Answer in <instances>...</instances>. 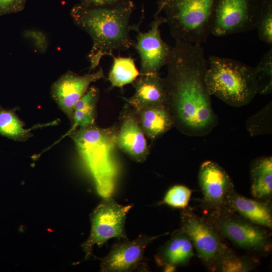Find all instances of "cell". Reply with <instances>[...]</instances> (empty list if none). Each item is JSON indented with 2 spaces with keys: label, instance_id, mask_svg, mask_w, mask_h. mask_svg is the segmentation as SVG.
Wrapping results in <instances>:
<instances>
[{
  "label": "cell",
  "instance_id": "6da1fadb",
  "mask_svg": "<svg viewBox=\"0 0 272 272\" xmlns=\"http://www.w3.org/2000/svg\"><path fill=\"white\" fill-rule=\"evenodd\" d=\"M166 65V106L174 126L188 136L209 134L218 118L205 82L208 62L201 45L176 41Z\"/></svg>",
  "mask_w": 272,
  "mask_h": 272
},
{
  "label": "cell",
  "instance_id": "7a4b0ae2",
  "mask_svg": "<svg viewBox=\"0 0 272 272\" xmlns=\"http://www.w3.org/2000/svg\"><path fill=\"white\" fill-rule=\"evenodd\" d=\"M134 7L118 8H89L75 5L70 15L74 23L88 33L92 40L88 54L90 72L99 65L105 55L114 56L115 51H125L133 47L129 24Z\"/></svg>",
  "mask_w": 272,
  "mask_h": 272
},
{
  "label": "cell",
  "instance_id": "3957f363",
  "mask_svg": "<svg viewBox=\"0 0 272 272\" xmlns=\"http://www.w3.org/2000/svg\"><path fill=\"white\" fill-rule=\"evenodd\" d=\"M117 132L116 127L100 128L94 124L77 129L69 135L102 197L111 195L118 174L114 159Z\"/></svg>",
  "mask_w": 272,
  "mask_h": 272
},
{
  "label": "cell",
  "instance_id": "277c9868",
  "mask_svg": "<svg viewBox=\"0 0 272 272\" xmlns=\"http://www.w3.org/2000/svg\"><path fill=\"white\" fill-rule=\"evenodd\" d=\"M205 82L210 95L226 104L240 107L257 94L255 67L231 58L209 57Z\"/></svg>",
  "mask_w": 272,
  "mask_h": 272
},
{
  "label": "cell",
  "instance_id": "5b68a950",
  "mask_svg": "<svg viewBox=\"0 0 272 272\" xmlns=\"http://www.w3.org/2000/svg\"><path fill=\"white\" fill-rule=\"evenodd\" d=\"M218 0H159L155 15H161L176 41L205 43L212 27Z\"/></svg>",
  "mask_w": 272,
  "mask_h": 272
},
{
  "label": "cell",
  "instance_id": "8992f818",
  "mask_svg": "<svg viewBox=\"0 0 272 272\" xmlns=\"http://www.w3.org/2000/svg\"><path fill=\"white\" fill-rule=\"evenodd\" d=\"M132 207L120 205L111 196L103 197L90 214V235L81 245L85 253L84 260L90 258L95 245L101 246L111 238L118 241L128 239L125 223Z\"/></svg>",
  "mask_w": 272,
  "mask_h": 272
},
{
  "label": "cell",
  "instance_id": "52a82bcc",
  "mask_svg": "<svg viewBox=\"0 0 272 272\" xmlns=\"http://www.w3.org/2000/svg\"><path fill=\"white\" fill-rule=\"evenodd\" d=\"M264 0H218L211 34L224 37L255 29Z\"/></svg>",
  "mask_w": 272,
  "mask_h": 272
},
{
  "label": "cell",
  "instance_id": "ba28073f",
  "mask_svg": "<svg viewBox=\"0 0 272 272\" xmlns=\"http://www.w3.org/2000/svg\"><path fill=\"white\" fill-rule=\"evenodd\" d=\"M180 229L188 236L198 257L212 271L220 258L230 249L212 224L189 209L181 213Z\"/></svg>",
  "mask_w": 272,
  "mask_h": 272
},
{
  "label": "cell",
  "instance_id": "9c48e42d",
  "mask_svg": "<svg viewBox=\"0 0 272 272\" xmlns=\"http://www.w3.org/2000/svg\"><path fill=\"white\" fill-rule=\"evenodd\" d=\"M133 24L132 30L137 32L133 47L140 57V75L158 73L166 65L171 48L162 39L160 26L165 21L161 15H155L147 32L140 30V24Z\"/></svg>",
  "mask_w": 272,
  "mask_h": 272
},
{
  "label": "cell",
  "instance_id": "30bf717a",
  "mask_svg": "<svg viewBox=\"0 0 272 272\" xmlns=\"http://www.w3.org/2000/svg\"><path fill=\"white\" fill-rule=\"evenodd\" d=\"M212 225L221 236L241 248L262 254L271 249L267 232L261 226L244 218L224 215L216 219Z\"/></svg>",
  "mask_w": 272,
  "mask_h": 272
},
{
  "label": "cell",
  "instance_id": "8fae6325",
  "mask_svg": "<svg viewBox=\"0 0 272 272\" xmlns=\"http://www.w3.org/2000/svg\"><path fill=\"white\" fill-rule=\"evenodd\" d=\"M164 235L149 236L143 234L133 240L118 241L112 246L108 254L100 259L101 271L127 272L135 269L145 260L144 252L147 246Z\"/></svg>",
  "mask_w": 272,
  "mask_h": 272
},
{
  "label": "cell",
  "instance_id": "7c38bea8",
  "mask_svg": "<svg viewBox=\"0 0 272 272\" xmlns=\"http://www.w3.org/2000/svg\"><path fill=\"white\" fill-rule=\"evenodd\" d=\"M105 78L102 68L83 75L68 71L51 86L53 99L71 120L76 102L86 93L92 83Z\"/></svg>",
  "mask_w": 272,
  "mask_h": 272
},
{
  "label": "cell",
  "instance_id": "4fadbf2b",
  "mask_svg": "<svg viewBox=\"0 0 272 272\" xmlns=\"http://www.w3.org/2000/svg\"><path fill=\"white\" fill-rule=\"evenodd\" d=\"M198 180L206 203L218 210L225 206L228 195L234 190L226 171L212 161H206L201 164Z\"/></svg>",
  "mask_w": 272,
  "mask_h": 272
},
{
  "label": "cell",
  "instance_id": "5bb4252c",
  "mask_svg": "<svg viewBox=\"0 0 272 272\" xmlns=\"http://www.w3.org/2000/svg\"><path fill=\"white\" fill-rule=\"evenodd\" d=\"M117 146L137 162H143L146 160L149 148L145 133L133 113L123 115L118 129Z\"/></svg>",
  "mask_w": 272,
  "mask_h": 272
},
{
  "label": "cell",
  "instance_id": "9a60e30c",
  "mask_svg": "<svg viewBox=\"0 0 272 272\" xmlns=\"http://www.w3.org/2000/svg\"><path fill=\"white\" fill-rule=\"evenodd\" d=\"M132 84L134 93L126 101L133 110L152 106L166 105L164 78L159 73L140 75Z\"/></svg>",
  "mask_w": 272,
  "mask_h": 272
},
{
  "label": "cell",
  "instance_id": "2e32d148",
  "mask_svg": "<svg viewBox=\"0 0 272 272\" xmlns=\"http://www.w3.org/2000/svg\"><path fill=\"white\" fill-rule=\"evenodd\" d=\"M194 256L192 243L181 229L175 231L155 256L157 264L165 271H173L176 267L187 264Z\"/></svg>",
  "mask_w": 272,
  "mask_h": 272
},
{
  "label": "cell",
  "instance_id": "e0dca14e",
  "mask_svg": "<svg viewBox=\"0 0 272 272\" xmlns=\"http://www.w3.org/2000/svg\"><path fill=\"white\" fill-rule=\"evenodd\" d=\"M255 225L271 229V206L266 202L248 198L234 190L226 200L225 206Z\"/></svg>",
  "mask_w": 272,
  "mask_h": 272
},
{
  "label": "cell",
  "instance_id": "ac0fdd59",
  "mask_svg": "<svg viewBox=\"0 0 272 272\" xmlns=\"http://www.w3.org/2000/svg\"><path fill=\"white\" fill-rule=\"evenodd\" d=\"M144 133L152 140L157 139L174 127L172 117L166 105H156L133 110Z\"/></svg>",
  "mask_w": 272,
  "mask_h": 272
},
{
  "label": "cell",
  "instance_id": "d6986e66",
  "mask_svg": "<svg viewBox=\"0 0 272 272\" xmlns=\"http://www.w3.org/2000/svg\"><path fill=\"white\" fill-rule=\"evenodd\" d=\"M99 93L97 87L90 86L86 93L76 102L71 119L72 125L65 136L69 135L77 129L95 124Z\"/></svg>",
  "mask_w": 272,
  "mask_h": 272
},
{
  "label": "cell",
  "instance_id": "ffe728a7",
  "mask_svg": "<svg viewBox=\"0 0 272 272\" xmlns=\"http://www.w3.org/2000/svg\"><path fill=\"white\" fill-rule=\"evenodd\" d=\"M251 192L256 198L269 197L272 193V158L261 157L251 163Z\"/></svg>",
  "mask_w": 272,
  "mask_h": 272
},
{
  "label": "cell",
  "instance_id": "44dd1931",
  "mask_svg": "<svg viewBox=\"0 0 272 272\" xmlns=\"http://www.w3.org/2000/svg\"><path fill=\"white\" fill-rule=\"evenodd\" d=\"M56 123L57 122L54 121L26 129L24 128L25 124L16 114L14 109H7L0 106V135L14 141H26L32 135V130Z\"/></svg>",
  "mask_w": 272,
  "mask_h": 272
},
{
  "label": "cell",
  "instance_id": "7402d4cb",
  "mask_svg": "<svg viewBox=\"0 0 272 272\" xmlns=\"http://www.w3.org/2000/svg\"><path fill=\"white\" fill-rule=\"evenodd\" d=\"M112 58L113 63L108 77L112 87L122 88L132 83L140 75L132 57L114 56Z\"/></svg>",
  "mask_w": 272,
  "mask_h": 272
},
{
  "label": "cell",
  "instance_id": "603a6c76",
  "mask_svg": "<svg viewBox=\"0 0 272 272\" xmlns=\"http://www.w3.org/2000/svg\"><path fill=\"white\" fill-rule=\"evenodd\" d=\"M257 263L254 258L236 255L229 250L220 258L212 271L247 272L253 269Z\"/></svg>",
  "mask_w": 272,
  "mask_h": 272
},
{
  "label": "cell",
  "instance_id": "cb8c5ba5",
  "mask_svg": "<svg viewBox=\"0 0 272 272\" xmlns=\"http://www.w3.org/2000/svg\"><path fill=\"white\" fill-rule=\"evenodd\" d=\"M257 85V94L267 95L272 91V49L262 56L254 66Z\"/></svg>",
  "mask_w": 272,
  "mask_h": 272
},
{
  "label": "cell",
  "instance_id": "d4e9b609",
  "mask_svg": "<svg viewBox=\"0 0 272 272\" xmlns=\"http://www.w3.org/2000/svg\"><path fill=\"white\" fill-rule=\"evenodd\" d=\"M255 29L259 39L268 44L272 43L271 0H264L260 9Z\"/></svg>",
  "mask_w": 272,
  "mask_h": 272
},
{
  "label": "cell",
  "instance_id": "484cf974",
  "mask_svg": "<svg viewBox=\"0 0 272 272\" xmlns=\"http://www.w3.org/2000/svg\"><path fill=\"white\" fill-rule=\"evenodd\" d=\"M191 192V189L185 186L174 185L167 191L162 203L174 208L184 209L188 206Z\"/></svg>",
  "mask_w": 272,
  "mask_h": 272
},
{
  "label": "cell",
  "instance_id": "4316f807",
  "mask_svg": "<svg viewBox=\"0 0 272 272\" xmlns=\"http://www.w3.org/2000/svg\"><path fill=\"white\" fill-rule=\"evenodd\" d=\"M80 5L89 8H118L134 7L131 0H80Z\"/></svg>",
  "mask_w": 272,
  "mask_h": 272
},
{
  "label": "cell",
  "instance_id": "83f0119b",
  "mask_svg": "<svg viewBox=\"0 0 272 272\" xmlns=\"http://www.w3.org/2000/svg\"><path fill=\"white\" fill-rule=\"evenodd\" d=\"M23 35L40 52L44 53L47 50L48 46V39L46 35L42 31L36 30H26L24 31Z\"/></svg>",
  "mask_w": 272,
  "mask_h": 272
},
{
  "label": "cell",
  "instance_id": "f1b7e54d",
  "mask_svg": "<svg viewBox=\"0 0 272 272\" xmlns=\"http://www.w3.org/2000/svg\"><path fill=\"white\" fill-rule=\"evenodd\" d=\"M27 0H0V16L24 10Z\"/></svg>",
  "mask_w": 272,
  "mask_h": 272
}]
</instances>
